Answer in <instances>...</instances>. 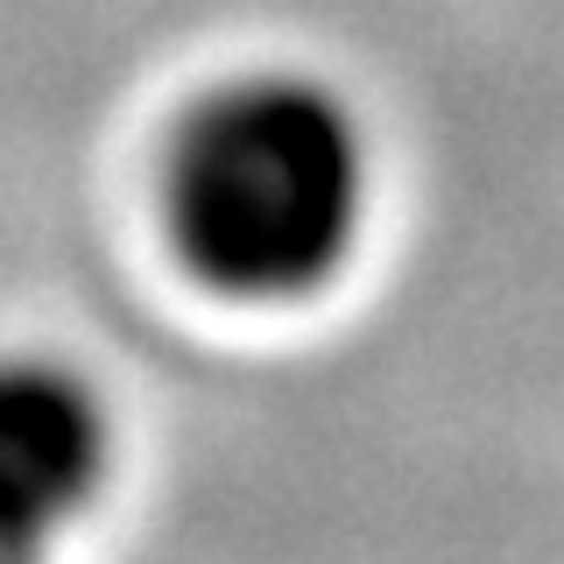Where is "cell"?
<instances>
[{
	"label": "cell",
	"instance_id": "1",
	"mask_svg": "<svg viewBox=\"0 0 564 564\" xmlns=\"http://www.w3.org/2000/svg\"><path fill=\"white\" fill-rule=\"evenodd\" d=\"M375 212V149L346 93L311 70L226 78L176 120L163 226L184 269L240 304L317 296Z\"/></svg>",
	"mask_w": 564,
	"mask_h": 564
},
{
	"label": "cell",
	"instance_id": "2",
	"mask_svg": "<svg viewBox=\"0 0 564 564\" xmlns=\"http://www.w3.org/2000/svg\"><path fill=\"white\" fill-rule=\"evenodd\" d=\"M113 431L85 375L43 352H0V522L57 543L106 480Z\"/></svg>",
	"mask_w": 564,
	"mask_h": 564
},
{
	"label": "cell",
	"instance_id": "3",
	"mask_svg": "<svg viewBox=\"0 0 564 564\" xmlns=\"http://www.w3.org/2000/svg\"><path fill=\"white\" fill-rule=\"evenodd\" d=\"M0 564H50V543L14 529V522H0Z\"/></svg>",
	"mask_w": 564,
	"mask_h": 564
}]
</instances>
